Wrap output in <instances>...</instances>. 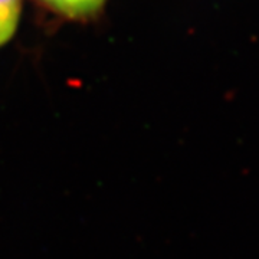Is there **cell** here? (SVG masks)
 <instances>
[{"mask_svg": "<svg viewBox=\"0 0 259 259\" xmlns=\"http://www.w3.org/2000/svg\"><path fill=\"white\" fill-rule=\"evenodd\" d=\"M47 9L68 19H88L97 15L107 0H36Z\"/></svg>", "mask_w": 259, "mask_h": 259, "instance_id": "1", "label": "cell"}, {"mask_svg": "<svg viewBox=\"0 0 259 259\" xmlns=\"http://www.w3.org/2000/svg\"><path fill=\"white\" fill-rule=\"evenodd\" d=\"M22 0H0V48L9 44L18 30Z\"/></svg>", "mask_w": 259, "mask_h": 259, "instance_id": "2", "label": "cell"}]
</instances>
